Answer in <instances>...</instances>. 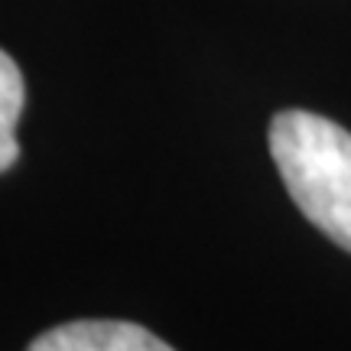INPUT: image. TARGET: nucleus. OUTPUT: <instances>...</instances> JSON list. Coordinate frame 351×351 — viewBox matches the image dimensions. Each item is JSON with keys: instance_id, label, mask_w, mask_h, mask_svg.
Returning a JSON list of instances; mask_svg holds the SVG:
<instances>
[{"instance_id": "3", "label": "nucleus", "mask_w": 351, "mask_h": 351, "mask_svg": "<svg viewBox=\"0 0 351 351\" xmlns=\"http://www.w3.org/2000/svg\"><path fill=\"white\" fill-rule=\"evenodd\" d=\"M23 75L20 65L13 62L7 52L0 49V173L10 169L20 156V143H16V121L23 114Z\"/></svg>"}, {"instance_id": "2", "label": "nucleus", "mask_w": 351, "mask_h": 351, "mask_svg": "<svg viewBox=\"0 0 351 351\" xmlns=\"http://www.w3.org/2000/svg\"><path fill=\"white\" fill-rule=\"evenodd\" d=\"M26 351H173L163 339L134 322L82 319L43 332Z\"/></svg>"}, {"instance_id": "1", "label": "nucleus", "mask_w": 351, "mask_h": 351, "mask_svg": "<svg viewBox=\"0 0 351 351\" xmlns=\"http://www.w3.org/2000/svg\"><path fill=\"white\" fill-rule=\"evenodd\" d=\"M270 156L296 208L351 254V130L313 111H280Z\"/></svg>"}]
</instances>
